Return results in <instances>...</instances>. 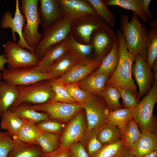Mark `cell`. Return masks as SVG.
<instances>
[{
  "label": "cell",
  "instance_id": "obj_1",
  "mask_svg": "<svg viewBox=\"0 0 157 157\" xmlns=\"http://www.w3.org/2000/svg\"><path fill=\"white\" fill-rule=\"evenodd\" d=\"M129 15H121L120 27L128 51L139 54L146 61L147 52L150 42L147 28L140 22L139 16L133 12L130 20Z\"/></svg>",
  "mask_w": 157,
  "mask_h": 157
},
{
  "label": "cell",
  "instance_id": "obj_2",
  "mask_svg": "<svg viewBox=\"0 0 157 157\" xmlns=\"http://www.w3.org/2000/svg\"><path fill=\"white\" fill-rule=\"evenodd\" d=\"M116 33L119 47V61L116 70L109 77L106 86L124 88L138 94L137 86L132 76L133 64L136 55L128 51L121 31L117 30Z\"/></svg>",
  "mask_w": 157,
  "mask_h": 157
},
{
  "label": "cell",
  "instance_id": "obj_3",
  "mask_svg": "<svg viewBox=\"0 0 157 157\" xmlns=\"http://www.w3.org/2000/svg\"><path fill=\"white\" fill-rule=\"evenodd\" d=\"M157 101V81L155 79L149 92L132 110V119L141 133L146 131L157 132L156 121L153 115L154 108Z\"/></svg>",
  "mask_w": 157,
  "mask_h": 157
},
{
  "label": "cell",
  "instance_id": "obj_4",
  "mask_svg": "<svg viewBox=\"0 0 157 157\" xmlns=\"http://www.w3.org/2000/svg\"><path fill=\"white\" fill-rule=\"evenodd\" d=\"M19 8L25 16L26 22L23 31L24 38L27 44L35 50L43 37L38 32V29L40 24L38 11L39 0H21Z\"/></svg>",
  "mask_w": 157,
  "mask_h": 157
},
{
  "label": "cell",
  "instance_id": "obj_5",
  "mask_svg": "<svg viewBox=\"0 0 157 157\" xmlns=\"http://www.w3.org/2000/svg\"><path fill=\"white\" fill-rule=\"evenodd\" d=\"M16 87L18 95L12 106H17L22 103L33 105L44 103L52 100L55 95L49 79L39 81L28 85Z\"/></svg>",
  "mask_w": 157,
  "mask_h": 157
},
{
  "label": "cell",
  "instance_id": "obj_6",
  "mask_svg": "<svg viewBox=\"0 0 157 157\" xmlns=\"http://www.w3.org/2000/svg\"><path fill=\"white\" fill-rule=\"evenodd\" d=\"M81 104L86 113L88 133L108 123L110 111L101 97L91 94L85 102Z\"/></svg>",
  "mask_w": 157,
  "mask_h": 157
},
{
  "label": "cell",
  "instance_id": "obj_7",
  "mask_svg": "<svg viewBox=\"0 0 157 157\" xmlns=\"http://www.w3.org/2000/svg\"><path fill=\"white\" fill-rule=\"evenodd\" d=\"M72 22L63 18L44 31L34 52L40 60L48 49L65 40L70 33Z\"/></svg>",
  "mask_w": 157,
  "mask_h": 157
},
{
  "label": "cell",
  "instance_id": "obj_8",
  "mask_svg": "<svg viewBox=\"0 0 157 157\" xmlns=\"http://www.w3.org/2000/svg\"><path fill=\"white\" fill-rule=\"evenodd\" d=\"M107 25L104 20L97 14L84 15L72 21L70 34L77 42L90 44V38L93 31Z\"/></svg>",
  "mask_w": 157,
  "mask_h": 157
},
{
  "label": "cell",
  "instance_id": "obj_9",
  "mask_svg": "<svg viewBox=\"0 0 157 157\" xmlns=\"http://www.w3.org/2000/svg\"><path fill=\"white\" fill-rule=\"evenodd\" d=\"M2 79L12 86L26 85L44 80L51 79L48 74L41 72L36 66L16 69H5Z\"/></svg>",
  "mask_w": 157,
  "mask_h": 157
},
{
  "label": "cell",
  "instance_id": "obj_10",
  "mask_svg": "<svg viewBox=\"0 0 157 157\" xmlns=\"http://www.w3.org/2000/svg\"><path fill=\"white\" fill-rule=\"evenodd\" d=\"M118 40L117 35L112 27L108 25L94 30L90 38L95 60L101 62L111 50Z\"/></svg>",
  "mask_w": 157,
  "mask_h": 157
},
{
  "label": "cell",
  "instance_id": "obj_11",
  "mask_svg": "<svg viewBox=\"0 0 157 157\" xmlns=\"http://www.w3.org/2000/svg\"><path fill=\"white\" fill-rule=\"evenodd\" d=\"M8 68L16 69L37 66L40 60L34 52H31L19 46L17 43L8 40L3 45Z\"/></svg>",
  "mask_w": 157,
  "mask_h": 157
},
{
  "label": "cell",
  "instance_id": "obj_12",
  "mask_svg": "<svg viewBox=\"0 0 157 157\" xmlns=\"http://www.w3.org/2000/svg\"><path fill=\"white\" fill-rule=\"evenodd\" d=\"M30 105L35 110L47 114L50 118L64 122H69L83 109L78 103L68 104L51 101L39 104Z\"/></svg>",
  "mask_w": 157,
  "mask_h": 157
},
{
  "label": "cell",
  "instance_id": "obj_13",
  "mask_svg": "<svg viewBox=\"0 0 157 157\" xmlns=\"http://www.w3.org/2000/svg\"><path fill=\"white\" fill-rule=\"evenodd\" d=\"M15 11L14 17L8 10L4 13L0 23V26L2 28H10L12 31V38L13 42H15L17 38L15 33L19 37L17 44L21 47L27 49L31 52L34 53L35 50L30 47L25 41L23 36V31L26 23L25 16L22 14L19 8V4L18 0H16Z\"/></svg>",
  "mask_w": 157,
  "mask_h": 157
},
{
  "label": "cell",
  "instance_id": "obj_14",
  "mask_svg": "<svg viewBox=\"0 0 157 157\" xmlns=\"http://www.w3.org/2000/svg\"><path fill=\"white\" fill-rule=\"evenodd\" d=\"M135 64L132 68L135 81L138 87V96L140 100L145 95L152 87L154 75L146 60L139 54L136 55Z\"/></svg>",
  "mask_w": 157,
  "mask_h": 157
},
{
  "label": "cell",
  "instance_id": "obj_15",
  "mask_svg": "<svg viewBox=\"0 0 157 157\" xmlns=\"http://www.w3.org/2000/svg\"><path fill=\"white\" fill-rule=\"evenodd\" d=\"M86 126L82 110L69 122L63 131L60 139V146L69 148L83 137Z\"/></svg>",
  "mask_w": 157,
  "mask_h": 157
},
{
  "label": "cell",
  "instance_id": "obj_16",
  "mask_svg": "<svg viewBox=\"0 0 157 157\" xmlns=\"http://www.w3.org/2000/svg\"><path fill=\"white\" fill-rule=\"evenodd\" d=\"M101 63V62L94 60L89 63H78L62 76L51 79L55 83L61 85L77 83L94 71Z\"/></svg>",
  "mask_w": 157,
  "mask_h": 157
},
{
  "label": "cell",
  "instance_id": "obj_17",
  "mask_svg": "<svg viewBox=\"0 0 157 157\" xmlns=\"http://www.w3.org/2000/svg\"><path fill=\"white\" fill-rule=\"evenodd\" d=\"M63 18L72 21L84 15L97 14L87 0H58Z\"/></svg>",
  "mask_w": 157,
  "mask_h": 157
},
{
  "label": "cell",
  "instance_id": "obj_18",
  "mask_svg": "<svg viewBox=\"0 0 157 157\" xmlns=\"http://www.w3.org/2000/svg\"><path fill=\"white\" fill-rule=\"evenodd\" d=\"M38 8L42 28L45 30L56 22L63 19L58 0H40Z\"/></svg>",
  "mask_w": 157,
  "mask_h": 157
},
{
  "label": "cell",
  "instance_id": "obj_19",
  "mask_svg": "<svg viewBox=\"0 0 157 157\" xmlns=\"http://www.w3.org/2000/svg\"><path fill=\"white\" fill-rule=\"evenodd\" d=\"M64 41L67 52L73 56L79 63H89L94 60L92 56L91 44L77 42L70 33Z\"/></svg>",
  "mask_w": 157,
  "mask_h": 157
},
{
  "label": "cell",
  "instance_id": "obj_20",
  "mask_svg": "<svg viewBox=\"0 0 157 157\" xmlns=\"http://www.w3.org/2000/svg\"><path fill=\"white\" fill-rule=\"evenodd\" d=\"M109 77L107 73L98 74L94 71L77 83L83 90L90 94L101 97V93Z\"/></svg>",
  "mask_w": 157,
  "mask_h": 157
},
{
  "label": "cell",
  "instance_id": "obj_21",
  "mask_svg": "<svg viewBox=\"0 0 157 157\" xmlns=\"http://www.w3.org/2000/svg\"><path fill=\"white\" fill-rule=\"evenodd\" d=\"M130 150L136 157H142L148 153L157 150V132L146 131L142 132L141 136Z\"/></svg>",
  "mask_w": 157,
  "mask_h": 157
},
{
  "label": "cell",
  "instance_id": "obj_22",
  "mask_svg": "<svg viewBox=\"0 0 157 157\" xmlns=\"http://www.w3.org/2000/svg\"><path fill=\"white\" fill-rule=\"evenodd\" d=\"M13 140V147L7 157H38L43 153L36 143L25 142L17 138Z\"/></svg>",
  "mask_w": 157,
  "mask_h": 157
},
{
  "label": "cell",
  "instance_id": "obj_23",
  "mask_svg": "<svg viewBox=\"0 0 157 157\" xmlns=\"http://www.w3.org/2000/svg\"><path fill=\"white\" fill-rule=\"evenodd\" d=\"M8 110L17 116L35 124L50 118L47 114L34 110L27 103H22L17 106H11Z\"/></svg>",
  "mask_w": 157,
  "mask_h": 157
},
{
  "label": "cell",
  "instance_id": "obj_24",
  "mask_svg": "<svg viewBox=\"0 0 157 157\" xmlns=\"http://www.w3.org/2000/svg\"><path fill=\"white\" fill-rule=\"evenodd\" d=\"M66 52L63 41L48 49L36 66L41 72L47 73L48 69Z\"/></svg>",
  "mask_w": 157,
  "mask_h": 157
},
{
  "label": "cell",
  "instance_id": "obj_25",
  "mask_svg": "<svg viewBox=\"0 0 157 157\" xmlns=\"http://www.w3.org/2000/svg\"><path fill=\"white\" fill-rule=\"evenodd\" d=\"M79 63L72 55L66 52L47 69L48 73L51 79L61 77L74 65Z\"/></svg>",
  "mask_w": 157,
  "mask_h": 157
},
{
  "label": "cell",
  "instance_id": "obj_26",
  "mask_svg": "<svg viewBox=\"0 0 157 157\" xmlns=\"http://www.w3.org/2000/svg\"><path fill=\"white\" fill-rule=\"evenodd\" d=\"M91 157H136L131 150L124 144L122 140L103 145Z\"/></svg>",
  "mask_w": 157,
  "mask_h": 157
},
{
  "label": "cell",
  "instance_id": "obj_27",
  "mask_svg": "<svg viewBox=\"0 0 157 157\" xmlns=\"http://www.w3.org/2000/svg\"><path fill=\"white\" fill-rule=\"evenodd\" d=\"M18 95L16 86L0 81V118L13 106Z\"/></svg>",
  "mask_w": 157,
  "mask_h": 157
},
{
  "label": "cell",
  "instance_id": "obj_28",
  "mask_svg": "<svg viewBox=\"0 0 157 157\" xmlns=\"http://www.w3.org/2000/svg\"><path fill=\"white\" fill-rule=\"evenodd\" d=\"M1 118V128L6 130L13 139L17 138L26 120L17 116L8 110Z\"/></svg>",
  "mask_w": 157,
  "mask_h": 157
},
{
  "label": "cell",
  "instance_id": "obj_29",
  "mask_svg": "<svg viewBox=\"0 0 157 157\" xmlns=\"http://www.w3.org/2000/svg\"><path fill=\"white\" fill-rule=\"evenodd\" d=\"M119 59L118 40L115 43L109 53L104 58L99 67L94 71L97 73L108 74L110 77L116 70Z\"/></svg>",
  "mask_w": 157,
  "mask_h": 157
},
{
  "label": "cell",
  "instance_id": "obj_30",
  "mask_svg": "<svg viewBox=\"0 0 157 157\" xmlns=\"http://www.w3.org/2000/svg\"><path fill=\"white\" fill-rule=\"evenodd\" d=\"M132 119V110L122 108L110 112L107 123L117 127L121 131L122 134Z\"/></svg>",
  "mask_w": 157,
  "mask_h": 157
},
{
  "label": "cell",
  "instance_id": "obj_31",
  "mask_svg": "<svg viewBox=\"0 0 157 157\" xmlns=\"http://www.w3.org/2000/svg\"><path fill=\"white\" fill-rule=\"evenodd\" d=\"M97 137L103 145L121 140L122 133L116 126L107 123L97 129Z\"/></svg>",
  "mask_w": 157,
  "mask_h": 157
},
{
  "label": "cell",
  "instance_id": "obj_32",
  "mask_svg": "<svg viewBox=\"0 0 157 157\" xmlns=\"http://www.w3.org/2000/svg\"><path fill=\"white\" fill-rule=\"evenodd\" d=\"M60 133H53L41 131L38 137L37 144L43 153L54 151L60 147Z\"/></svg>",
  "mask_w": 157,
  "mask_h": 157
},
{
  "label": "cell",
  "instance_id": "obj_33",
  "mask_svg": "<svg viewBox=\"0 0 157 157\" xmlns=\"http://www.w3.org/2000/svg\"><path fill=\"white\" fill-rule=\"evenodd\" d=\"M106 1L108 6H119L131 10L136 13L142 22L145 23L149 22V20L142 11V0H107Z\"/></svg>",
  "mask_w": 157,
  "mask_h": 157
},
{
  "label": "cell",
  "instance_id": "obj_34",
  "mask_svg": "<svg viewBox=\"0 0 157 157\" xmlns=\"http://www.w3.org/2000/svg\"><path fill=\"white\" fill-rule=\"evenodd\" d=\"M149 33L151 40L147 52L146 61L151 69L157 58V20L155 19L149 23Z\"/></svg>",
  "mask_w": 157,
  "mask_h": 157
},
{
  "label": "cell",
  "instance_id": "obj_35",
  "mask_svg": "<svg viewBox=\"0 0 157 157\" xmlns=\"http://www.w3.org/2000/svg\"><path fill=\"white\" fill-rule=\"evenodd\" d=\"M87 0L94 8L97 14L102 17L108 25L111 27L115 26L116 20V16L108 9L106 0Z\"/></svg>",
  "mask_w": 157,
  "mask_h": 157
},
{
  "label": "cell",
  "instance_id": "obj_36",
  "mask_svg": "<svg viewBox=\"0 0 157 157\" xmlns=\"http://www.w3.org/2000/svg\"><path fill=\"white\" fill-rule=\"evenodd\" d=\"M41 131L36 124L26 121L20 129L17 138L25 142L37 144Z\"/></svg>",
  "mask_w": 157,
  "mask_h": 157
},
{
  "label": "cell",
  "instance_id": "obj_37",
  "mask_svg": "<svg viewBox=\"0 0 157 157\" xmlns=\"http://www.w3.org/2000/svg\"><path fill=\"white\" fill-rule=\"evenodd\" d=\"M101 97L110 112L122 108L119 101L121 96L116 87L106 86L101 93Z\"/></svg>",
  "mask_w": 157,
  "mask_h": 157
},
{
  "label": "cell",
  "instance_id": "obj_38",
  "mask_svg": "<svg viewBox=\"0 0 157 157\" xmlns=\"http://www.w3.org/2000/svg\"><path fill=\"white\" fill-rule=\"evenodd\" d=\"M141 134L138 125L132 119L125 131L122 134L121 140L124 145L130 150Z\"/></svg>",
  "mask_w": 157,
  "mask_h": 157
},
{
  "label": "cell",
  "instance_id": "obj_39",
  "mask_svg": "<svg viewBox=\"0 0 157 157\" xmlns=\"http://www.w3.org/2000/svg\"><path fill=\"white\" fill-rule=\"evenodd\" d=\"M49 82L55 94L53 98L50 101L68 104L78 103L72 97L63 85L58 84L51 79H49Z\"/></svg>",
  "mask_w": 157,
  "mask_h": 157
},
{
  "label": "cell",
  "instance_id": "obj_40",
  "mask_svg": "<svg viewBox=\"0 0 157 157\" xmlns=\"http://www.w3.org/2000/svg\"><path fill=\"white\" fill-rule=\"evenodd\" d=\"M122 99V108L132 110L138 104L140 100L136 94L132 91L124 88L116 87Z\"/></svg>",
  "mask_w": 157,
  "mask_h": 157
},
{
  "label": "cell",
  "instance_id": "obj_41",
  "mask_svg": "<svg viewBox=\"0 0 157 157\" xmlns=\"http://www.w3.org/2000/svg\"><path fill=\"white\" fill-rule=\"evenodd\" d=\"M63 85L72 97L77 103L80 104L85 102L91 94L80 88L77 83H68Z\"/></svg>",
  "mask_w": 157,
  "mask_h": 157
},
{
  "label": "cell",
  "instance_id": "obj_42",
  "mask_svg": "<svg viewBox=\"0 0 157 157\" xmlns=\"http://www.w3.org/2000/svg\"><path fill=\"white\" fill-rule=\"evenodd\" d=\"M42 131L53 133H60L63 124L57 120L49 118L36 124Z\"/></svg>",
  "mask_w": 157,
  "mask_h": 157
},
{
  "label": "cell",
  "instance_id": "obj_43",
  "mask_svg": "<svg viewBox=\"0 0 157 157\" xmlns=\"http://www.w3.org/2000/svg\"><path fill=\"white\" fill-rule=\"evenodd\" d=\"M13 142V139L7 131H0V157H7Z\"/></svg>",
  "mask_w": 157,
  "mask_h": 157
},
{
  "label": "cell",
  "instance_id": "obj_44",
  "mask_svg": "<svg viewBox=\"0 0 157 157\" xmlns=\"http://www.w3.org/2000/svg\"><path fill=\"white\" fill-rule=\"evenodd\" d=\"M98 129H95L89 133L90 136L86 151L90 157L96 154L103 146L97 137V134Z\"/></svg>",
  "mask_w": 157,
  "mask_h": 157
},
{
  "label": "cell",
  "instance_id": "obj_45",
  "mask_svg": "<svg viewBox=\"0 0 157 157\" xmlns=\"http://www.w3.org/2000/svg\"><path fill=\"white\" fill-rule=\"evenodd\" d=\"M69 157H90L83 145L77 142L69 149Z\"/></svg>",
  "mask_w": 157,
  "mask_h": 157
},
{
  "label": "cell",
  "instance_id": "obj_46",
  "mask_svg": "<svg viewBox=\"0 0 157 157\" xmlns=\"http://www.w3.org/2000/svg\"><path fill=\"white\" fill-rule=\"evenodd\" d=\"M69 148H64L60 146L55 151L49 153H43V157H69Z\"/></svg>",
  "mask_w": 157,
  "mask_h": 157
},
{
  "label": "cell",
  "instance_id": "obj_47",
  "mask_svg": "<svg viewBox=\"0 0 157 157\" xmlns=\"http://www.w3.org/2000/svg\"><path fill=\"white\" fill-rule=\"evenodd\" d=\"M151 0H142V9L143 13L148 19L150 20L153 17L152 11L149 10V6Z\"/></svg>",
  "mask_w": 157,
  "mask_h": 157
},
{
  "label": "cell",
  "instance_id": "obj_48",
  "mask_svg": "<svg viewBox=\"0 0 157 157\" xmlns=\"http://www.w3.org/2000/svg\"><path fill=\"white\" fill-rule=\"evenodd\" d=\"M7 60L4 53L0 55V71H3L5 69L4 65L7 63Z\"/></svg>",
  "mask_w": 157,
  "mask_h": 157
},
{
  "label": "cell",
  "instance_id": "obj_49",
  "mask_svg": "<svg viewBox=\"0 0 157 157\" xmlns=\"http://www.w3.org/2000/svg\"><path fill=\"white\" fill-rule=\"evenodd\" d=\"M153 68V72L154 77V80L157 79V60L153 63L152 68Z\"/></svg>",
  "mask_w": 157,
  "mask_h": 157
},
{
  "label": "cell",
  "instance_id": "obj_50",
  "mask_svg": "<svg viewBox=\"0 0 157 157\" xmlns=\"http://www.w3.org/2000/svg\"><path fill=\"white\" fill-rule=\"evenodd\" d=\"M157 156V150L148 153L142 157H156Z\"/></svg>",
  "mask_w": 157,
  "mask_h": 157
},
{
  "label": "cell",
  "instance_id": "obj_51",
  "mask_svg": "<svg viewBox=\"0 0 157 157\" xmlns=\"http://www.w3.org/2000/svg\"><path fill=\"white\" fill-rule=\"evenodd\" d=\"M2 74L0 71V80L2 79Z\"/></svg>",
  "mask_w": 157,
  "mask_h": 157
},
{
  "label": "cell",
  "instance_id": "obj_52",
  "mask_svg": "<svg viewBox=\"0 0 157 157\" xmlns=\"http://www.w3.org/2000/svg\"><path fill=\"white\" fill-rule=\"evenodd\" d=\"M38 157H43L42 156V155H41L40 156H38Z\"/></svg>",
  "mask_w": 157,
  "mask_h": 157
}]
</instances>
